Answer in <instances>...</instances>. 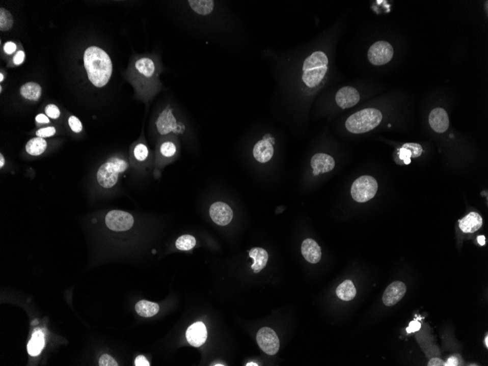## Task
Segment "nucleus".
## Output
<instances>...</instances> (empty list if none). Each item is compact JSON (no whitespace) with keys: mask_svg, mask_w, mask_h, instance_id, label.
Returning a JSON list of instances; mask_svg holds the SVG:
<instances>
[{"mask_svg":"<svg viewBox=\"0 0 488 366\" xmlns=\"http://www.w3.org/2000/svg\"><path fill=\"white\" fill-rule=\"evenodd\" d=\"M160 72V65L156 57L143 55L135 57L131 62L127 70V79L139 96L149 99L161 90L159 80Z\"/></svg>","mask_w":488,"mask_h":366,"instance_id":"1","label":"nucleus"},{"mask_svg":"<svg viewBox=\"0 0 488 366\" xmlns=\"http://www.w3.org/2000/svg\"><path fill=\"white\" fill-rule=\"evenodd\" d=\"M84 65L89 81L97 88H102L109 83L113 73L110 57L102 48L90 46L84 53Z\"/></svg>","mask_w":488,"mask_h":366,"instance_id":"2","label":"nucleus"},{"mask_svg":"<svg viewBox=\"0 0 488 366\" xmlns=\"http://www.w3.org/2000/svg\"><path fill=\"white\" fill-rule=\"evenodd\" d=\"M328 59L322 51H315L306 59L303 65V81L309 88L321 83L328 71Z\"/></svg>","mask_w":488,"mask_h":366,"instance_id":"3","label":"nucleus"},{"mask_svg":"<svg viewBox=\"0 0 488 366\" xmlns=\"http://www.w3.org/2000/svg\"><path fill=\"white\" fill-rule=\"evenodd\" d=\"M383 120V114L376 108H366L350 116L346 128L351 133L361 134L376 128Z\"/></svg>","mask_w":488,"mask_h":366,"instance_id":"4","label":"nucleus"},{"mask_svg":"<svg viewBox=\"0 0 488 366\" xmlns=\"http://www.w3.org/2000/svg\"><path fill=\"white\" fill-rule=\"evenodd\" d=\"M129 163L125 159L118 157H111L97 171V183L102 188L111 189L117 184L119 174L127 171Z\"/></svg>","mask_w":488,"mask_h":366,"instance_id":"5","label":"nucleus"},{"mask_svg":"<svg viewBox=\"0 0 488 366\" xmlns=\"http://www.w3.org/2000/svg\"><path fill=\"white\" fill-rule=\"evenodd\" d=\"M378 191V183L374 178L363 176L355 181L351 188V197L356 202L365 203L374 198Z\"/></svg>","mask_w":488,"mask_h":366,"instance_id":"6","label":"nucleus"},{"mask_svg":"<svg viewBox=\"0 0 488 366\" xmlns=\"http://www.w3.org/2000/svg\"><path fill=\"white\" fill-rule=\"evenodd\" d=\"M156 130L161 135H166L171 132L176 134L183 133L185 130L182 124H178L173 116V110L168 105L159 114L156 122Z\"/></svg>","mask_w":488,"mask_h":366,"instance_id":"7","label":"nucleus"},{"mask_svg":"<svg viewBox=\"0 0 488 366\" xmlns=\"http://www.w3.org/2000/svg\"><path fill=\"white\" fill-rule=\"evenodd\" d=\"M394 55L393 46L386 41H378L370 47L368 58L376 66L386 65L391 61Z\"/></svg>","mask_w":488,"mask_h":366,"instance_id":"8","label":"nucleus"},{"mask_svg":"<svg viewBox=\"0 0 488 366\" xmlns=\"http://www.w3.org/2000/svg\"><path fill=\"white\" fill-rule=\"evenodd\" d=\"M105 224L111 231L122 232L131 229L134 224V218L129 213L114 210L105 216Z\"/></svg>","mask_w":488,"mask_h":366,"instance_id":"9","label":"nucleus"},{"mask_svg":"<svg viewBox=\"0 0 488 366\" xmlns=\"http://www.w3.org/2000/svg\"><path fill=\"white\" fill-rule=\"evenodd\" d=\"M257 342L259 347L268 355H274L279 352L280 347L279 337L270 327H262L257 334Z\"/></svg>","mask_w":488,"mask_h":366,"instance_id":"10","label":"nucleus"},{"mask_svg":"<svg viewBox=\"0 0 488 366\" xmlns=\"http://www.w3.org/2000/svg\"><path fill=\"white\" fill-rule=\"evenodd\" d=\"M209 214L213 222L221 226L228 224L233 217V210L228 204L223 202H216L212 204Z\"/></svg>","mask_w":488,"mask_h":366,"instance_id":"11","label":"nucleus"},{"mask_svg":"<svg viewBox=\"0 0 488 366\" xmlns=\"http://www.w3.org/2000/svg\"><path fill=\"white\" fill-rule=\"evenodd\" d=\"M406 293V287L401 281H395L390 284L385 290L383 297L384 304L387 306H393L404 297Z\"/></svg>","mask_w":488,"mask_h":366,"instance_id":"12","label":"nucleus"},{"mask_svg":"<svg viewBox=\"0 0 488 366\" xmlns=\"http://www.w3.org/2000/svg\"><path fill=\"white\" fill-rule=\"evenodd\" d=\"M361 99L358 90L351 87H344L338 91L336 101L341 108H349L358 103Z\"/></svg>","mask_w":488,"mask_h":366,"instance_id":"13","label":"nucleus"},{"mask_svg":"<svg viewBox=\"0 0 488 366\" xmlns=\"http://www.w3.org/2000/svg\"><path fill=\"white\" fill-rule=\"evenodd\" d=\"M208 336L206 327L203 322H198L188 327L186 338L190 345L199 347L205 344Z\"/></svg>","mask_w":488,"mask_h":366,"instance_id":"14","label":"nucleus"},{"mask_svg":"<svg viewBox=\"0 0 488 366\" xmlns=\"http://www.w3.org/2000/svg\"><path fill=\"white\" fill-rule=\"evenodd\" d=\"M335 164L334 159L328 154L320 153L314 154L311 158V165L314 170L313 174L315 176L333 171Z\"/></svg>","mask_w":488,"mask_h":366,"instance_id":"15","label":"nucleus"},{"mask_svg":"<svg viewBox=\"0 0 488 366\" xmlns=\"http://www.w3.org/2000/svg\"><path fill=\"white\" fill-rule=\"evenodd\" d=\"M429 124L435 132L443 133L449 129L448 114L442 107H437L429 115Z\"/></svg>","mask_w":488,"mask_h":366,"instance_id":"16","label":"nucleus"},{"mask_svg":"<svg viewBox=\"0 0 488 366\" xmlns=\"http://www.w3.org/2000/svg\"><path fill=\"white\" fill-rule=\"evenodd\" d=\"M301 251L304 258L311 264L319 263L322 258L320 246L311 238H307L304 241L301 246Z\"/></svg>","mask_w":488,"mask_h":366,"instance_id":"17","label":"nucleus"},{"mask_svg":"<svg viewBox=\"0 0 488 366\" xmlns=\"http://www.w3.org/2000/svg\"><path fill=\"white\" fill-rule=\"evenodd\" d=\"M274 153L272 142L266 139L257 142L253 149L254 157L261 163H265L270 161L274 156Z\"/></svg>","mask_w":488,"mask_h":366,"instance_id":"18","label":"nucleus"},{"mask_svg":"<svg viewBox=\"0 0 488 366\" xmlns=\"http://www.w3.org/2000/svg\"><path fill=\"white\" fill-rule=\"evenodd\" d=\"M458 222L459 227L464 233H473L482 228L483 220L482 216L478 213L471 212L462 219L459 220Z\"/></svg>","mask_w":488,"mask_h":366,"instance_id":"19","label":"nucleus"},{"mask_svg":"<svg viewBox=\"0 0 488 366\" xmlns=\"http://www.w3.org/2000/svg\"><path fill=\"white\" fill-rule=\"evenodd\" d=\"M423 152L422 146L416 143H407L403 144L399 149V158L405 164L411 163V158H417L421 156Z\"/></svg>","mask_w":488,"mask_h":366,"instance_id":"20","label":"nucleus"},{"mask_svg":"<svg viewBox=\"0 0 488 366\" xmlns=\"http://www.w3.org/2000/svg\"><path fill=\"white\" fill-rule=\"evenodd\" d=\"M249 255L254 260V263L251 268L254 270L255 273H259L266 266L268 260V254L266 250L262 248H253L250 250Z\"/></svg>","mask_w":488,"mask_h":366,"instance_id":"21","label":"nucleus"},{"mask_svg":"<svg viewBox=\"0 0 488 366\" xmlns=\"http://www.w3.org/2000/svg\"><path fill=\"white\" fill-rule=\"evenodd\" d=\"M20 95L30 101H38L42 95L41 86L35 82H28L21 86L20 88Z\"/></svg>","mask_w":488,"mask_h":366,"instance_id":"22","label":"nucleus"},{"mask_svg":"<svg viewBox=\"0 0 488 366\" xmlns=\"http://www.w3.org/2000/svg\"><path fill=\"white\" fill-rule=\"evenodd\" d=\"M45 346L44 334L41 330H36L34 332L28 346L29 354L31 356L40 355L42 349Z\"/></svg>","mask_w":488,"mask_h":366,"instance_id":"23","label":"nucleus"},{"mask_svg":"<svg viewBox=\"0 0 488 366\" xmlns=\"http://www.w3.org/2000/svg\"><path fill=\"white\" fill-rule=\"evenodd\" d=\"M357 290L351 280H346L336 289L338 298L344 301H349L356 296Z\"/></svg>","mask_w":488,"mask_h":366,"instance_id":"24","label":"nucleus"},{"mask_svg":"<svg viewBox=\"0 0 488 366\" xmlns=\"http://www.w3.org/2000/svg\"><path fill=\"white\" fill-rule=\"evenodd\" d=\"M25 149L30 155L35 156V157L41 155L46 150V140L43 137H34L26 143Z\"/></svg>","mask_w":488,"mask_h":366,"instance_id":"25","label":"nucleus"},{"mask_svg":"<svg viewBox=\"0 0 488 366\" xmlns=\"http://www.w3.org/2000/svg\"><path fill=\"white\" fill-rule=\"evenodd\" d=\"M159 306L157 303L148 300H141L135 305L136 312L143 317H154L159 312Z\"/></svg>","mask_w":488,"mask_h":366,"instance_id":"26","label":"nucleus"},{"mask_svg":"<svg viewBox=\"0 0 488 366\" xmlns=\"http://www.w3.org/2000/svg\"><path fill=\"white\" fill-rule=\"evenodd\" d=\"M188 3L195 13L203 16L210 14L214 8V2L212 0H190Z\"/></svg>","mask_w":488,"mask_h":366,"instance_id":"27","label":"nucleus"},{"mask_svg":"<svg viewBox=\"0 0 488 366\" xmlns=\"http://www.w3.org/2000/svg\"><path fill=\"white\" fill-rule=\"evenodd\" d=\"M177 151V146L172 140L164 141L159 145V154L165 159H171L176 155Z\"/></svg>","mask_w":488,"mask_h":366,"instance_id":"28","label":"nucleus"},{"mask_svg":"<svg viewBox=\"0 0 488 366\" xmlns=\"http://www.w3.org/2000/svg\"><path fill=\"white\" fill-rule=\"evenodd\" d=\"M13 16L8 10L0 8V30L1 32H8L13 27Z\"/></svg>","mask_w":488,"mask_h":366,"instance_id":"29","label":"nucleus"},{"mask_svg":"<svg viewBox=\"0 0 488 366\" xmlns=\"http://www.w3.org/2000/svg\"><path fill=\"white\" fill-rule=\"evenodd\" d=\"M195 245H196V240L195 237L189 235H184L179 237L176 242V248L181 251H189L194 248Z\"/></svg>","mask_w":488,"mask_h":366,"instance_id":"30","label":"nucleus"},{"mask_svg":"<svg viewBox=\"0 0 488 366\" xmlns=\"http://www.w3.org/2000/svg\"><path fill=\"white\" fill-rule=\"evenodd\" d=\"M149 155V149L144 143H139L134 147L133 157L134 159L139 162H144L146 160Z\"/></svg>","mask_w":488,"mask_h":366,"instance_id":"31","label":"nucleus"},{"mask_svg":"<svg viewBox=\"0 0 488 366\" xmlns=\"http://www.w3.org/2000/svg\"><path fill=\"white\" fill-rule=\"evenodd\" d=\"M68 124L72 132H75V133H80L83 130V125H82V122L78 117H75V116H70L69 117Z\"/></svg>","mask_w":488,"mask_h":366,"instance_id":"32","label":"nucleus"},{"mask_svg":"<svg viewBox=\"0 0 488 366\" xmlns=\"http://www.w3.org/2000/svg\"><path fill=\"white\" fill-rule=\"evenodd\" d=\"M45 113L48 118L52 119L60 118V115H61L60 108L53 104H49V105L45 106Z\"/></svg>","mask_w":488,"mask_h":366,"instance_id":"33","label":"nucleus"},{"mask_svg":"<svg viewBox=\"0 0 488 366\" xmlns=\"http://www.w3.org/2000/svg\"><path fill=\"white\" fill-rule=\"evenodd\" d=\"M56 132H57V130H56L55 127H44V128H40L37 131L36 135L38 137L45 138V137H52V136L55 135Z\"/></svg>","mask_w":488,"mask_h":366,"instance_id":"34","label":"nucleus"},{"mask_svg":"<svg viewBox=\"0 0 488 366\" xmlns=\"http://www.w3.org/2000/svg\"><path fill=\"white\" fill-rule=\"evenodd\" d=\"M99 365L100 366H117V361L114 360L111 356L109 355H103L101 356L100 360H99Z\"/></svg>","mask_w":488,"mask_h":366,"instance_id":"35","label":"nucleus"},{"mask_svg":"<svg viewBox=\"0 0 488 366\" xmlns=\"http://www.w3.org/2000/svg\"><path fill=\"white\" fill-rule=\"evenodd\" d=\"M3 49H4L5 53L7 54L11 55L16 51L17 45L13 42H7L6 44L4 45V47H3Z\"/></svg>","mask_w":488,"mask_h":366,"instance_id":"36","label":"nucleus"},{"mask_svg":"<svg viewBox=\"0 0 488 366\" xmlns=\"http://www.w3.org/2000/svg\"><path fill=\"white\" fill-rule=\"evenodd\" d=\"M25 60V53L22 50H20L16 52L15 56L13 57V63L16 65H21L23 63Z\"/></svg>","mask_w":488,"mask_h":366,"instance_id":"37","label":"nucleus"},{"mask_svg":"<svg viewBox=\"0 0 488 366\" xmlns=\"http://www.w3.org/2000/svg\"><path fill=\"white\" fill-rule=\"evenodd\" d=\"M420 327H421V324L420 322L417 321L411 322L410 326L407 327L406 331L408 333L417 332L420 330Z\"/></svg>","mask_w":488,"mask_h":366,"instance_id":"38","label":"nucleus"},{"mask_svg":"<svg viewBox=\"0 0 488 366\" xmlns=\"http://www.w3.org/2000/svg\"><path fill=\"white\" fill-rule=\"evenodd\" d=\"M134 365L136 366H149L150 363L144 356L139 355L138 356L137 358L134 361Z\"/></svg>","mask_w":488,"mask_h":366,"instance_id":"39","label":"nucleus"},{"mask_svg":"<svg viewBox=\"0 0 488 366\" xmlns=\"http://www.w3.org/2000/svg\"><path fill=\"white\" fill-rule=\"evenodd\" d=\"M35 121L38 124H48L50 122V119L45 114H40L37 116Z\"/></svg>","mask_w":488,"mask_h":366,"instance_id":"40","label":"nucleus"},{"mask_svg":"<svg viewBox=\"0 0 488 366\" xmlns=\"http://www.w3.org/2000/svg\"><path fill=\"white\" fill-rule=\"evenodd\" d=\"M444 362L443 360H441L439 358H433L429 361L427 365L428 366H442L444 365Z\"/></svg>","mask_w":488,"mask_h":366,"instance_id":"41","label":"nucleus"},{"mask_svg":"<svg viewBox=\"0 0 488 366\" xmlns=\"http://www.w3.org/2000/svg\"><path fill=\"white\" fill-rule=\"evenodd\" d=\"M458 365V360L455 356L449 357L447 362H444V366H457Z\"/></svg>","mask_w":488,"mask_h":366,"instance_id":"42","label":"nucleus"},{"mask_svg":"<svg viewBox=\"0 0 488 366\" xmlns=\"http://www.w3.org/2000/svg\"><path fill=\"white\" fill-rule=\"evenodd\" d=\"M478 243H479V245L481 246H484L485 244V237L484 236H480L477 238Z\"/></svg>","mask_w":488,"mask_h":366,"instance_id":"43","label":"nucleus"},{"mask_svg":"<svg viewBox=\"0 0 488 366\" xmlns=\"http://www.w3.org/2000/svg\"><path fill=\"white\" fill-rule=\"evenodd\" d=\"M5 162H6V161H5V158L3 157V154H0V167H1V168H3V167H4Z\"/></svg>","mask_w":488,"mask_h":366,"instance_id":"44","label":"nucleus"},{"mask_svg":"<svg viewBox=\"0 0 488 366\" xmlns=\"http://www.w3.org/2000/svg\"><path fill=\"white\" fill-rule=\"evenodd\" d=\"M3 80H4V75H3V73H0V82L3 83Z\"/></svg>","mask_w":488,"mask_h":366,"instance_id":"45","label":"nucleus"},{"mask_svg":"<svg viewBox=\"0 0 488 366\" xmlns=\"http://www.w3.org/2000/svg\"><path fill=\"white\" fill-rule=\"evenodd\" d=\"M484 343H485L486 347H488V335L487 334L486 335L485 339H484Z\"/></svg>","mask_w":488,"mask_h":366,"instance_id":"46","label":"nucleus"},{"mask_svg":"<svg viewBox=\"0 0 488 366\" xmlns=\"http://www.w3.org/2000/svg\"><path fill=\"white\" fill-rule=\"evenodd\" d=\"M247 365H248V366H249V365H256V366H257V365H257V363H253V362H250V363L247 364Z\"/></svg>","mask_w":488,"mask_h":366,"instance_id":"47","label":"nucleus"},{"mask_svg":"<svg viewBox=\"0 0 488 366\" xmlns=\"http://www.w3.org/2000/svg\"><path fill=\"white\" fill-rule=\"evenodd\" d=\"M3 92V87H2V86H1V87H0V92Z\"/></svg>","mask_w":488,"mask_h":366,"instance_id":"48","label":"nucleus"}]
</instances>
